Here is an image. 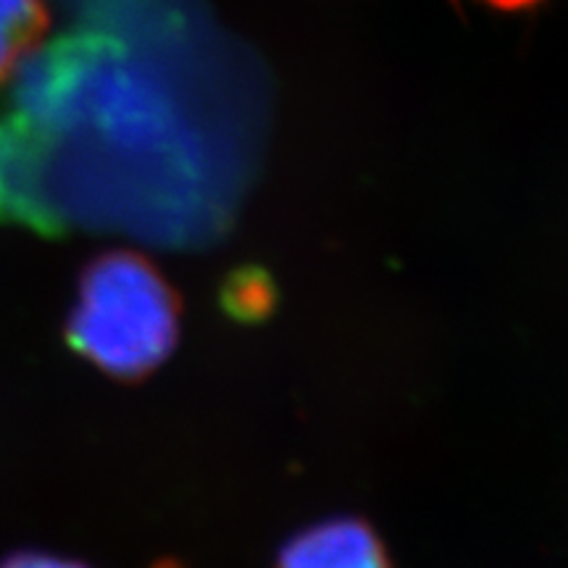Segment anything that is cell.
Here are the masks:
<instances>
[{
	"label": "cell",
	"mask_w": 568,
	"mask_h": 568,
	"mask_svg": "<svg viewBox=\"0 0 568 568\" xmlns=\"http://www.w3.org/2000/svg\"><path fill=\"white\" fill-rule=\"evenodd\" d=\"M0 109V216L38 230L134 211L219 216L247 169L261 82L201 0H59Z\"/></svg>",
	"instance_id": "obj_1"
},
{
	"label": "cell",
	"mask_w": 568,
	"mask_h": 568,
	"mask_svg": "<svg viewBox=\"0 0 568 568\" xmlns=\"http://www.w3.org/2000/svg\"><path fill=\"white\" fill-rule=\"evenodd\" d=\"M180 316V297L151 258L113 251L84 266L67 339L98 372L138 382L174 353Z\"/></svg>",
	"instance_id": "obj_2"
},
{
	"label": "cell",
	"mask_w": 568,
	"mask_h": 568,
	"mask_svg": "<svg viewBox=\"0 0 568 568\" xmlns=\"http://www.w3.org/2000/svg\"><path fill=\"white\" fill-rule=\"evenodd\" d=\"M276 568H393L385 542L355 516L311 524L282 545Z\"/></svg>",
	"instance_id": "obj_3"
},
{
	"label": "cell",
	"mask_w": 568,
	"mask_h": 568,
	"mask_svg": "<svg viewBox=\"0 0 568 568\" xmlns=\"http://www.w3.org/2000/svg\"><path fill=\"white\" fill-rule=\"evenodd\" d=\"M48 21L45 0H0V88L40 45Z\"/></svg>",
	"instance_id": "obj_4"
},
{
	"label": "cell",
	"mask_w": 568,
	"mask_h": 568,
	"mask_svg": "<svg viewBox=\"0 0 568 568\" xmlns=\"http://www.w3.org/2000/svg\"><path fill=\"white\" fill-rule=\"evenodd\" d=\"M224 308L226 314L240 318V322H255L264 318L274 305V284L266 274L253 272H234L226 280L224 287Z\"/></svg>",
	"instance_id": "obj_5"
},
{
	"label": "cell",
	"mask_w": 568,
	"mask_h": 568,
	"mask_svg": "<svg viewBox=\"0 0 568 568\" xmlns=\"http://www.w3.org/2000/svg\"><path fill=\"white\" fill-rule=\"evenodd\" d=\"M0 568H90L80 560H69L59 556H48V552H17V556L6 558Z\"/></svg>",
	"instance_id": "obj_6"
},
{
	"label": "cell",
	"mask_w": 568,
	"mask_h": 568,
	"mask_svg": "<svg viewBox=\"0 0 568 568\" xmlns=\"http://www.w3.org/2000/svg\"><path fill=\"white\" fill-rule=\"evenodd\" d=\"M153 568H182V566H180V564H174V560H163V564L153 566Z\"/></svg>",
	"instance_id": "obj_7"
}]
</instances>
